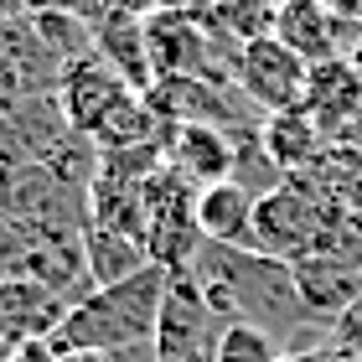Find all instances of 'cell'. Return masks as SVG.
<instances>
[{
    "instance_id": "obj_1",
    "label": "cell",
    "mask_w": 362,
    "mask_h": 362,
    "mask_svg": "<svg viewBox=\"0 0 362 362\" xmlns=\"http://www.w3.org/2000/svg\"><path fill=\"white\" fill-rule=\"evenodd\" d=\"M192 274L207 285L228 321L259 326L274 337L285 352H321L332 347V326L310 316L295 269L285 259L254 254V249H228V243H202L192 259Z\"/></svg>"
},
{
    "instance_id": "obj_2",
    "label": "cell",
    "mask_w": 362,
    "mask_h": 362,
    "mask_svg": "<svg viewBox=\"0 0 362 362\" xmlns=\"http://www.w3.org/2000/svg\"><path fill=\"white\" fill-rule=\"evenodd\" d=\"M166 295V269L151 264L124 285H104L78 300L57 326V352H124L156 341V316Z\"/></svg>"
},
{
    "instance_id": "obj_3",
    "label": "cell",
    "mask_w": 362,
    "mask_h": 362,
    "mask_svg": "<svg viewBox=\"0 0 362 362\" xmlns=\"http://www.w3.org/2000/svg\"><path fill=\"white\" fill-rule=\"evenodd\" d=\"M228 321L207 285L187 269H166V295L156 316V357L160 362H212L228 337Z\"/></svg>"
},
{
    "instance_id": "obj_4",
    "label": "cell",
    "mask_w": 362,
    "mask_h": 362,
    "mask_svg": "<svg viewBox=\"0 0 362 362\" xmlns=\"http://www.w3.org/2000/svg\"><path fill=\"white\" fill-rule=\"evenodd\" d=\"M337 212H341V207L321 202L310 187H300V181L290 176L279 192L259 197V207H254V254L285 259V264H295V259H305V254H316L326 223H332Z\"/></svg>"
},
{
    "instance_id": "obj_5",
    "label": "cell",
    "mask_w": 362,
    "mask_h": 362,
    "mask_svg": "<svg viewBox=\"0 0 362 362\" xmlns=\"http://www.w3.org/2000/svg\"><path fill=\"white\" fill-rule=\"evenodd\" d=\"M202 228H197V187L181 181L171 166H160L145 181V254L160 269H187L202 249Z\"/></svg>"
},
{
    "instance_id": "obj_6",
    "label": "cell",
    "mask_w": 362,
    "mask_h": 362,
    "mask_svg": "<svg viewBox=\"0 0 362 362\" xmlns=\"http://www.w3.org/2000/svg\"><path fill=\"white\" fill-rule=\"evenodd\" d=\"M305 78L310 68L290 52L285 42L274 37H254L238 47V62H233V83L243 88V98L259 109V114H279V109H300L305 98Z\"/></svg>"
},
{
    "instance_id": "obj_7",
    "label": "cell",
    "mask_w": 362,
    "mask_h": 362,
    "mask_svg": "<svg viewBox=\"0 0 362 362\" xmlns=\"http://www.w3.org/2000/svg\"><path fill=\"white\" fill-rule=\"evenodd\" d=\"M129 98H135V88L109 68V57H98V47L83 52V57H73L68 68H62V78H57V104L68 114V124L78 135H88V140L129 104Z\"/></svg>"
},
{
    "instance_id": "obj_8",
    "label": "cell",
    "mask_w": 362,
    "mask_h": 362,
    "mask_svg": "<svg viewBox=\"0 0 362 362\" xmlns=\"http://www.w3.org/2000/svg\"><path fill=\"white\" fill-rule=\"evenodd\" d=\"M274 37L285 42L305 68H316V62H332V57H352L362 26L341 21L326 0H285V6L274 11Z\"/></svg>"
},
{
    "instance_id": "obj_9",
    "label": "cell",
    "mask_w": 362,
    "mask_h": 362,
    "mask_svg": "<svg viewBox=\"0 0 362 362\" xmlns=\"http://www.w3.org/2000/svg\"><path fill=\"white\" fill-rule=\"evenodd\" d=\"M68 310L73 305L62 300L57 290H47L26 274H0V341H6V347L57 337V326H62Z\"/></svg>"
},
{
    "instance_id": "obj_10",
    "label": "cell",
    "mask_w": 362,
    "mask_h": 362,
    "mask_svg": "<svg viewBox=\"0 0 362 362\" xmlns=\"http://www.w3.org/2000/svg\"><path fill=\"white\" fill-rule=\"evenodd\" d=\"M233 160H238V135L212 124H176V135L166 140V166L181 181H192L197 192L233 181Z\"/></svg>"
},
{
    "instance_id": "obj_11",
    "label": "cell",
    "mask_w": 362,
    "mask_h": 362,
    "mask_svg": "<svg viewBox=\"0 0 362 362\" xmlns=\"http://www.w3.org/2000/svg\"><path fill=\"white\" fill-rule=\"evenodd\" d=\"M300 109L321 124L326 140H337L341 129H347L357 114H362V73H357V62H352V57L316 62V68H310V78H305Z\"/></svg>"
},
{
    "instance_id": "obj_12",
    "label": "cell",
    "mask_w": 362,
    "mask_h": 362,
    "mask_svg": "<svg viewBox=\"0 0 362 362\" xmlns=\"http://www.w3.org/2000/svg\"><path fill=\"white\" fill-rule=\"evenodd\" d=\"M259 145H264V156L285 176H300V171H310L326 156V145H332V140L321 135V124L310 119L305 109H279V114H264V124H259Z\"/></svg>"
},
{
    "instance_id": "obj_13",
    "label": "cell",
    "mask_w": 362,
    "mask_h": 362,
    "mask_svg": "<svg viewBox=\"0 0 362 362\" xmlns=\"http://www.w3.org/2000/svg\"><path fill=\"white\" fill-rule=\"evenodd\" d=\"M254 207H259L254 192H243L238 181H218V187L197 192V228L207 243L254 249Z\"/></svg>"
},
{
    "instance_id": "obj_14",
    "label": "cell",
    "mask_w": 362,
    "mask_h": 362,
    "mask_svg": "<svg viewBox=\"0 0 362 362\" xmlns=\"http://www.w3.org/2000/svg\"><path fill=\"white\" fill-rule=\"evenodd\" d=\"M83 264H88L93 290H104V285H124V279H135L140 269H151V254H145L140 238L114 233L104 223H88L83 228Z\"/></svg>"
},
{
    "instance_id": "obj_15",
    "label": "cell",
    "mask_w": 362,
    "mask_h": 362,
    "mask_svg": "<svg viewBox=\"0 0 362 362\" xmlns=\"http://www.w3.org/2000/svg\"><path fill=\"white\" fill-rule=\"evenodd\" d=\"M0 362H57V341H16V347L0 352Z\"/></svg>"
},
{
    "instance_id": "obj_16",
    "label": "cell",
    "mask_w": 362,
    "mask_h": 362,
    "mask_svg": "<svg viewBox=\"0 0 362 362\" xmlns=\"http://www.w3.org/2000/svg\"><path fill=\"white\" fill-rule=\"evenodd\" d=\"M218 0H151V11H176V16H212Z\"/></svg>"
},
{
    "instance_id": "obj_17",
    "label": "cell",
    "mask_w": 362,
    "mask_h": 362,
    "mask_svg": "<svg viewBox=\"0 0 362 362\" xmlns=\"http://www.w3.org/2000/svg\"><path fill=\"white\" fill-rule=\"evenodd\" d=\"M310 362H362V352L357 347H337V341H332V347H321Z\"/></svg>"
},
{
    "instance_id": "obj_18",
    "label": "cell",
    "mask_w": 362,
    "mask_h": 362,
    "mask_svg": "<svg viewBox=\"0 0 362 362\" xmlns=\"http://www.w3.org/2000/svg\"><path fill=\"white\" fill-rule=\"evenodd\" d=\"M326 6H332L341 21H352V26H362V0H326Z\"/></svg>"
},
{
    "instance_id": "obj_19",
    "label": "cell",
    "mask_w": 362,
    "mask_h": 362,
    "mask_svg": "<svg viewBox=\"0 0 362 362\" xmlns=\"http://www.w3.org/2000/svg\"><path fill=\"white\" fill-rule=\"evenodd\" d=\"M57 362H119L114 352H57Z\"/></svg>"
},
{
    "instance_id": "obj_20",
    "label": "cell",
    "mask_w": 362,
    "mask_h": 362,
    "mask_svg": "<svg viewBox=\"0 0 362 362\" xmlns=\"http://www.w3.org/2000/svg\"><path fill=\"white\" fill-rule=\"evenodd\" d=\"M337 145H352V151H362V114H357V119L337 135Z\"/></svg>"
},
{
    "instance_id": "obj_21",
    "label": "cell",
    "mask_w": 362,
    "mask_h": 362,
    "mask_svg": "<svg viewBox=\"0 0 362 362\" xmlns=\"http://www.w3.org/2000/svg\"><path fill=\"white\" fill-rule=\"evenodd\" d=\"M310 357H316V352H285L279 362H310Z\"/></svg>"
},
{
    "instance_id": "obj_22",
    "label": "cell",
    "mask_w": 362,
    "mask_h": 362,
    "mask_svg": "<svg viewBox=\"0 0 362 362\" xmlns=\"http://www.w3.org/2000/svg\"><path fill=\"white\" fill-rule=\"evenodd\" d=\"M269 6H274V11H279V6H285V0H269Z\"/></svg>"
}]
</instances>
